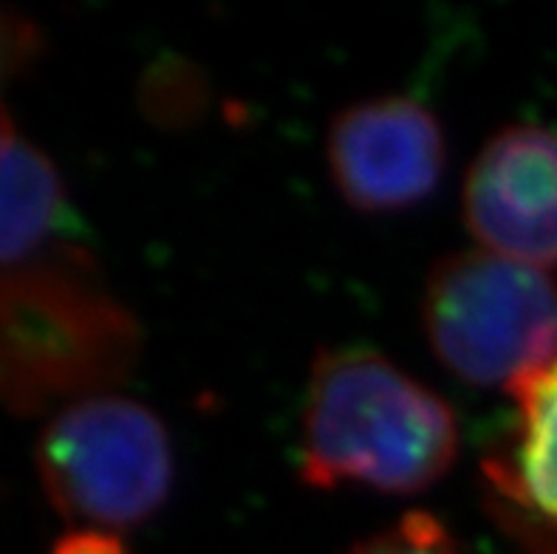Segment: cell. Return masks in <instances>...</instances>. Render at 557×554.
Wrapping results in <instances>:
<instances>
[{"instance_id":"obj_4","label":"cell","mask_w":557,"mask_h":554,"mask_svg":"<svg viewBox=\"0 0 557 554\" xmlns=\"http://www.w3.org/2000/svg\"><path fill=\"white\" fill-rule=\"evenodd\" d=\"M49 504L91 529H131L153 518L173 490L164 421L127 396L99 393L57 410L37 439Z\"/></svg>"},{"instance_id":"obj_11","label":"cell","mask_w":557,"mask_h":554,"mask_svg":"<svg viewBox=\"0 0 557 554\" xmlns=\"http://www.w3.org/2000/svg\"><path fill=\"white\" fill-rule=\"evenodd\" d=\"M51 554H131L116 532L106 529H71L51 546Z\"/></svg>"},{"instance_id":"obj_1","label":"cell","mask_w":557,"mask_h":554,"mask_svg":"<svg viewBox=\"0 0 557 554\" xmlns=\"http://www.w3.org/2000/svg\"><path fill=\"white\" fill-rule=\"evenodd\" d=\"M459 456L450 402L371 348H323L304 405L300 478L385 495L431 490Z\"/></svg>"},{"instance_id":"obj_10","label":"cell","mask_w":557,"mask_h":554,"mask_svg":"<svg viewBox=\"0 0 557 554\" xmlns=\"http://www.w3.org/2000/svg\"><path fill=\"white\" fill-rule=\"evenodd\" d=\"M37 49H40V37H37L35 23L0 9V77L14 69H23Z\"/></svg>"},{"instance_id":"obj_8","label":"cell","mask_w":557,"mask_h":554,"mask_svg":"<svg viewBox=\"0 0 557 554\" xmlns=\"http://www.w3.org/2000/svg\"><path fill=\"white\" fill-rule=\"evenodd\" d=\"M71 204L51 159L14 127L0 106V269L74 244Z\"/></svg>"},{"instance_id":"obj_2","label":"cell","mask_w":557,"mask_h":554,"mask_svg":"<svg viewBox=\"0 0 557 554\" xmlns=\"http://www.w3.org/2000/svg\"><path fill=\"white\" fill-rule=\"evenodd\" d=\"M139 348L134 311L85 246L0 269V407L14 416L99 396L131 373Z\"/></svg>"},{"instance_id":"obj_5","label":"cell","mask_w":557,"mask_h":554,"mask_svg":"<svg viewBox=\"0 0 557 554\" xmlns=\"http://www.w3.org/2000/svg\"><path fill=\"white\" fill-rule=\"evenodd\" d=\"M325 159L348 207L403 212L433 196L447 168V136L431 108L408 94L357 99L329 125Z\"/></svg>"},{"instance_id":"obj_9","label":"cell","mask_w":557,"mask_h":554,"mask_svg":"<svg viewBox=\"0 0 557 554\" xmlns=\"http://www.w3.org/2000/svg\"><path fill=\"white\" fill-rule=\"evenodd\" d=\"M346 554H465L445 520L424 509H410L403 518L354 543Z\"/></svg>"},{"instance_id":"obj_3","label":"cell","mask_w":557,"mask_h":554,"mask_svg":"<svg viewBox=\"0 0 557 554\" xmlns=\"http://www.w3.org/2000/svg\"><path fill=\"white\" fill-rule=\"evenodd\" d=\"M422 325L453 377L509 391L557 354V283L481 246L450 253L428 274Z\"/></svg>"},{"instance_id":"obj_7","label":"cell","mask_w":557,"mask_h":554,"mask_svg":"<svg viewBox=\"0 0 557 554\" xmlns=\"http://www.w3.org/2000/svg\"><path fill=\"white\" fill-rule=\"evenodd\" d=\"M516 419L481 458L493 513L535 554H557V354L512 382Z\"/></svg>"},{"instance_id":"obj_6","label":"cell","mask_w":557,"mask_h":554,"mask_svg":"<svg viewBox=\"0 0 557 554\" xmlns=\"http://www.w3.org/2000/svg\"><path fill=\"white\" fill-rule=\"evenodd\" d=\"M461 204L481 249L557 267V131L507 125L490 136L467 170Z\"/></svg>"}]
</instances>
